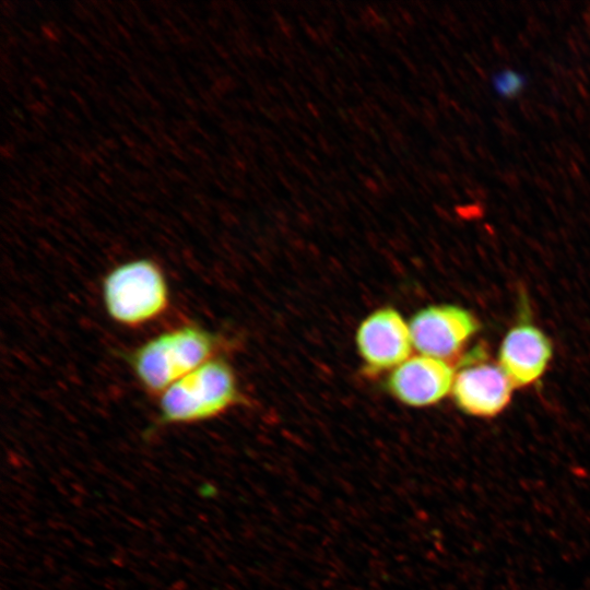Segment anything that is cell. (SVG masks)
<instances>
[{"label": "cell", "mask_w": 590, "mask_h": 590, "mask_svg": "<svg viewBox=\"0 0 590 590\" xmlns=\"http://www.w3.org/2000/svg\"><path fill=\"white\" fill-rule=\"evenodd\" d=\"M219 338L197 324L164 331L129 356L133 374L150 393L160 396L169 386L215 357Z\"/></svg>", "instance_id": "obj_1"}, {"label": "cell", "mask_w": 590, "mask_h": 590, "mask_svg": "<svg viewBox=\"0 0 590 590\" xmlns=\"http://www.w3.org/2000/svg\"><path fill=\"white\" fill-rule=\"evenodd\" d=\"M239 401L240 392L232 367L214 357L160 394L158 423L190 424L210 420Z\"/></svg>", "instance_id": "obj_2"}, {"label": "cell", "mask_w": 590, "mask_h": 590, "mask_svg": "<svg viewBox=\"0 0 590 590\" xmlns=\"http://www.w3.org/2000/svg\"><path fill=\"white\" fill-rule=\"evenodd\" d=\"M168 286L161 268L152 260L137 259L113 269L103 282L107 314L129 327L146 323L168 306Z\"/></svg>", "instance_id": "obj_3"}, {"label": "cell", "mask_w": 590, "mask_h": 590, "mask_svg": "<svg viewBox=\"0 0 590 590\" xmlns=\"http://www.w3.org/2000/svg\"><path fill=\"white\" fill-rule=\"evenodd\" d=\"M413 347L426 356L448 362L479 331L480 322L456 305H434L418 310L409 323Z\"/></svg>", "instance_id": "obj_4"}, {"label": "cell", "mask_w": 590, "mask_h": 590, "mask_svg": "<svg viewBox=\"0 0 590 590\" xmlns=\"http://www.w3.org/2000/svg\"><path fill=\"white\" fill-rule=\"evenodd\" d=\"M358 354L370 373L394 369L410 357L413 344L409 324L392 307L368 315L355 337Z\"/></svg>", "instance_id": "obj_5"}, {"label": "cell", "mask_w": 590, "mask_h": 590, "mask_svg": "<svg viewBox=\"0 0 590 590\" xmlns=\"http://www.w3.org/2000/svg\"><path fill=\"white\" fill-rule=\"evenodd\" d=\"M514 388L499 364L474 361L456 374L451 393L464 413L493 417L508 405Z\"/></svg>", "instance_id": "obj_6"}, {"label": "cell", "mask_w": 590, "mask_h": 590, "mask_svg": "<svg viewBox=\"0 0 590 590\" xmlns=\"http://www.w3.org/2000/svg\"><path fill=\"white\" fill-rule=\"evenodd\" d=\"M455 376L449 362L420 354L392 369L387 388L400 402L423 408L444 399L452 389Z\"/></svg>", "instance_id": "obj_7"}, {"label": "cell", "mask_w": 590, "mask_h": 590, "mask_svg": "<svg viewBox=\"0 0 590 590\" xmlns=\"http://www.w3.org/2000/svg\"><path fill=\"white\" fill-rule=\"evenodd\" d=\"M550 339L531 323H519L505 335L498 354V364L515 387L535 382L552 358Z\"/></svg>", "instance_id": "obj_8"}]
</instances>
